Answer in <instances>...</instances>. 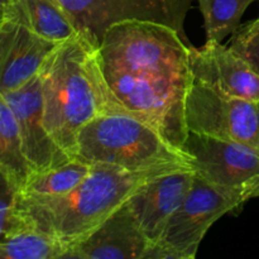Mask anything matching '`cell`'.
<instances>
[{
    "label": "cell",
    "instance_id": "8fae6325",
    "mask_svg": "<svg viewBox=\"0 0 259 259\" xmlns=\"http://www.w3.org/2000/svg\"><path fill=\"white\" fill-rule=\"evenodd\" d=\"M149 247L125 201L85 239L70 247L65 259H144Z\"/></svg>",
    "mask_w": 259,
    "mask_h": 259
},
{
    "label": "cell",
    "instance_id": "52a82bcc",
    "mask_svg": "<svg viewBox=\"0 0 259 259\" xmlns=\"http://www.w3.org/2000/svg\"><path fill=\"white\" fill-rule=\"evenodd\" d=\"M184 151L197 175L219 187L247 191L259 180V151L245 144L190 132ZM248 201V200H247Z\"/></svg>",
    "mask_w": 259,
    "mask_h": 259
},
{
    "label": "cell",
    "instance_id": "9a60e30c",
    "mask_svg": "<svg viewBox=\"0 0 259 259\" xmlns=\"http://www.w3.org/2000/svg\"><path fill=\"white\" fill-rule=\"evenodd\" d=\"M91 166L78 159H72L60 167L32 172L25 184L19 189L20 194L29 196H60L72 191L90 172Z\"/></svg>",
    "mask_w": 259,
    "mask_h": 259
},
{
    "label": "cell",
    "instance_id": "44dd1931",
    "mask_svg": "<svg viewBox=\"0 0 259 259\" xmlns=\"http://www.w3.org/2000/svg\"><path fill=\"white\" fill-rule=\"evenodd\" d=\"M255 197H259V180L255 184H253L247 191V200L255 199Z\"/></svg>",
    "mask_w": 259,
    "mask_h": 259
},
{
    "label": "cell",
    "instance_id": "5bb4252c",
    "mask_svg": "<svg viewBox=\"0 0 259 259\" xmlns=\"http://www.w3.org/2000/svg\"><path fill=\"white\" fill-rule=\"evenodd\" d=\"M0 168L22 187L32 174L23 151L22 137L17 119L0 93Z\"/></svg>",
    "mask_w": 259,
    "mask_h": 259
},
{
    "label": "cell",
    "instance_id": "5b68a950",
    "mask_svg": "<svg viewBox=\"0 0 259 259\" xmlns=\"http://www.w3.org/2000/svg\"><path fill=\"white\" fill-rule=\"evenodd\" d=\"M76 30L100 47L110 27L125 20H148L172 27L189 42L185 19L191 0H60Z\"/></svg>",
    "mask_w": 259,
    "mask_h": 259
},
{
    "label": "cell",
    "instance_id": "277c9868",
    "mask_svg": "<svg viewBox=\"0 0 259 259\" xmlns=\"http://www.w3.org/2000/svg\"><path fill=\"white\" fill-rule=\"evenodd\" d=\"M245 202L244 190L219 187L196 174L184 202L144 259H194L210 228L225 214L239 211Z\"/></svg>",
    "mask_w": 259,
    "mask_h": 259
},
{
    "label": "cell",
    "instance_id": "cb8c5ba5",
    "mask_svg": "<svg viewBox=\"0 0 259 259\" xmlns=\"http://www.w3.org/2000/svg\"><path fill=\"white\" fill-rule=\"evenodd\" d=\"M258 19H259V17H258Z\"/></svg>",
    "mask_w": 259,
    "mask_h": 259
},
{
    "label": "cell",
    "instance_id": "4fadbf2b",
    "mask_svg": "<svg viewBox=\"0 0 259 259\" xmlns=\"http://www.w3.org/2000/svg\"><path fill=\"white\" fill-rule=\"evenodd\" d=\"M15 5L20 19L51 42L62 43L78 33L60 0H19Z\"/></svg>",
    "mask_w": 259,
    "mask_h": 259
},
{
    "label": "cell",
    "instance_id": "ffe728a7",
    "mask_svg": "<svg viewBox=\"0 0 259 259\" xmlns=\"http://www.w3.org/2000/svg\"><path fill=\"white\" fill-rule=\"evenodd\" d=\"M19 20L20 14L17 5L8 9H0V66L14 40Z\"/></svg>",
    "mask_w": 259,
    "mask_h": 259
},
{
    "label": "cell",
    "instance_id": "7a4b0ae2",
    "mask_svg": "<svg viewBox=\"0 0 259 259\" xmlns=\"http://www.w3.org/2000/svg\"><path fill=\"white\" fill-rule=\"evenodd\" d=\"M192 164L175 163L147 169L93 164L72 191L38 197L18 191L17 212L29 230L53 237L70 247L93 233L146 182L166 172Z\"/></svg>",
    "mask_w": 259,
    "mask_h": 259
},
{
    "label": "cell",
    "instance_id": "6da1fadb",
    "mask_svg": "<svg viewBox=\"0 0 259 259\" xmlns=\"http://www.w3.org/2000/svg\"><path fill=\"white\" fill-rule=\"evenodd\" d=\"M39 76L46 126L71 158L86 124L104 114L128 110L106 81L99 48L80 33L56 47Z\"/></svg>",
    "mask_w": 259,
    "mask_h": 259
},
{
    "label": "cell",
    "instance_id": "8992f818",
    "mask_svg": "<svg viewBox=\"0 0 259 259\" xmlns=\"http://www.w3.org/2000/svg\"><path fill=\"white\" fill-rule=\"evenodd\" d=\"M189 133L245 144L259 151V100L227 96L197 81L187 94Z\"/></svg>",
    "mask_w": 259,
    "mask_h": 259
},
{
    "label": "cell",
    "instance_id": "7402d4cb",
    "mask_svg": "<svg viewBox=\"0 0 259 259\" xmlns=\"http://www.w3.org/2000/svg\"><path fill=\"white\" fill-rule=\"evenodd\" d=\"M13 7H15L14 0H0V9H8Z\"/></svg>",
    "mask_w": 259,
    "mask_h": 259
},
{
    "label": "cell",
    "instance_id": "3957f363",
    "mask_svg": "<svg viewBox=\"0 0 259 259\" xmlns=\"http://www.w3.org/2000/svg\"><path fill=\"white\" fill-rule=\"evenodd\" d=\"M73 159L86 164H113L147 169L164 164H192V157L175 146L157 126L132 111L104 114L78 133Z\"/></svg>",
    "mask_w": 259,
    "mask_h": 259
},
{
    "label": "cell",
    "instance_id": "ac0fdd59",
    "mask_svg": "<svg viewBox=\"0 0 259 259\" xmlns=\"http://www.w3.org/2000/svg\"><path fill=\"white\" fill-rule=\"evenodd\" d=\"M18 191V185L0 168V242L29 230L17 212Z\"/></svg>",
    "mask_w": 259,
    "mask_h": 259
},
{
    "label": "cell",
    "instance_id": "ba28073f",
    "mask_svg": "<svg viewBox=\"0 0 259 259\" xmlns=\"http://www.w3.org/2000/svg\"><path fill=\"white\" fill-rule=\"evenodd\" d=\"M3 96L17 119L23 151L32 172L46 171L72 161L73 158L56 143L46 126L39 73L22 88Z\"/></svg>",
    "mask_w": 259,
    "mask_h": 259
},
{
    "label": "cell",
    "instance_id": "e0dca14e",
    "mask_svg": "<svg viewBox=\"0 0 259 259\" xmlns=\"http://www.w3.org/2000/svg\"><path fill=\"white\" fill-rule=\"evenodd\" d=\"M255 0H199L206 42H220L240 27L247 8Z\"/></svg>",
    "mask_w": 259,
    "mask_h": 259
},
{
    "label": "cell",
    "instance_id": "7c38bea8",
    "mask_svg": "<svg viewBox=\"0 0 259 259\" xmlns=\"http://www.w3.org/2000/svg\"><path fill=\"white\" fill-rule=\"evenodd\" d=\"M58 45L40 37L20 19L14 40L0 66V93L17 90L37 76Z\"/></svg>",
    "mask_w": 259,
    "mask_h": 259
},
{
    "label": "cell",
    "instance_id": "603a6c76",
    "mask_svg": "<svg viewBox=\"0 0 259 259\" xmlns=\"http://www.w3.org/2000/svg\"><path fill=\"white\" fill-rule=\"evenodd\" d=\"M18 2H19V0H14V3H18Z\"/></svg>",
    "mask_w": 259,
    "mask_h": 259
},
{
    "label": "cell",
    "instance_id": "d6986e66",
    "mask_svg": "<svg viewBox=\"0 0 259 259\" xmlns=\"http://www.w3.org/2000/svg\"><path fill=\"white\" fill-rule=\"evenodd\" d=\"M229 48L259 75V19L238 28Z\"/></svg>",
    "mask_w": 259,
    "mask_h": 259
},
{
    "label": "cell",
    "instance_id": "30bf717a",
    "mask_svg": "<svg viewBox=\"0 0 259 259\" xmlns=\"http://www.w3.org/2000/svg\"><path fill=\"white\" fill-rule=\"evenodd\" d=\"M190 67L197 82L217 93L234 98L259 100V75L239 56L220 42L190 47Z\"/></svg>",
    "mask_w": 259,
    "mask_h": 259
},
{
    "label": "cell",
    "instance_id": "9c48e42d",
    "mask_svg": "<svg viewBox=\"0 0 259 259\" xmlns=\"http://www.w3.org/2000/svg\"><path fill=\"white\" fill-rule=\"evenodd\" d=\"M195 175L194 166L180 167L149 180L126 200L151 245L158 242L168 219L184 202Z\"/></svg>",
    "mask_w": 259,
    "mask_h": 259
},
{
    "label": "cell",
    "instance_id": "2e32d148",
    "mask_svg": "<svg viewBox=\"0 0 259 259\" xmlns=\"http://www.w3.org/2000/svg\"><path fill=\"white\" fill-rule=\"evenodd\" d=\"M68 247L37 230H25L0 242V259H65Z\"/></svg>",
    "mask_w": 259,
    "mask_h": 259
}]
</instances>
